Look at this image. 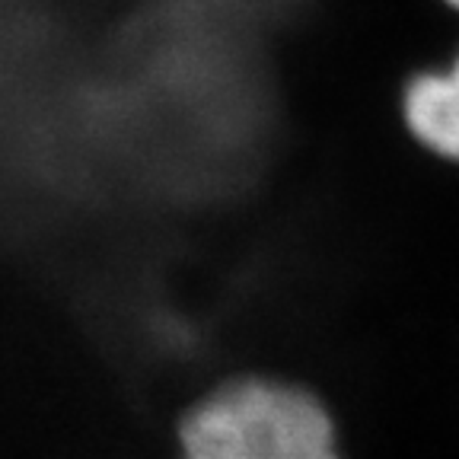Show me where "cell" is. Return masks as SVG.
<instances>
[{"label":"cell","instance_id":"6da1fadb","mask_svg":"<svg viewBox=\"0 0 459 459\" xmlns=\"http://www.w3.org/2000/svg\"><path fill=\"white\" fill-rule=\"evenodd\" d=\"M176 440L182 459H344L323 389L274 370H237L198 389Z\"/></svg>","mask_w":459,"mask_h":459},{"label":"cell","instance_id":"7a4b0ae2","mask_svg":"<svg viewBox=\"0 0 459 459\" xmlns=\"http://www.w3.org/2000/svg\"><path fill=\"white\" fill-rule=\"evenodd\" d=\"M399 122L418 151L459 169V45L402 80Z\"/></svg>","mask_w":459,"mask_h":459},{"label":"cell","instance_id":"3957f363","mask_svg":"<svg viewBox=\"0 0 459 459\" xmlns=\"http://www.w3.org/2000/svg\"><path fill=\"white\" fill-rule=\"evenodd\" d=\"M440 7H444L446 13H453L459 20V0H440Z\"/></svg>","mask_w":459,"mask_h":459}]
</instances>
